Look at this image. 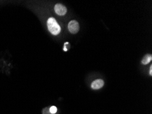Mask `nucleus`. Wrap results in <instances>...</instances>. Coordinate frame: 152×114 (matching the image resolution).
I'll return each mask as SVG.
<instances>
[{"label":"nucleus","instance_id":"4","mask_svg":"<svg viewBox=\"0 0 152 114\" xmlns=\"http://www.w3.org/2000/svg\"><path fill=\"white\" fill-rule=\"evenodd\" d=\"M104 85V81L102 79H97L91 83V88L94 90H98L102 88Z\"/></svg>","mask_w":152,"mask_h":114},{"label":"nucleus","instance_id":"7","mask_svg":"<svg viewBox=\"0 0 152 114\" xmlns=\"http://www.w3.org/2000/svg\"><path fill=\"white\" fill-rule=\"evenodd\" d=\"M149 74H150V75H152V66H150V69H149Z\"/></svg>","mask_w":152,"mask_h":114},{"label":"nucleus","instance_id":"1","mask_svg":"<svg viewBox=\"0 0 152 114\" xmlns=\"http://www.w3.org/2000/svg\"><path fill=\"white\" fill-rule=\"evenodd\" d=\"M47 27L49 32L53 35H57L60 33L61 27L54 18H49L47 21Z\"/></svg>","mask_w":152,"mask_h":114},{"label":"nucleus","instance_id":"6","mask_svg":"<svg viewBox=\"0 0 152 114\" xmlns=\"http://www.w3.org/2000/svg\"><path fill=\"white\" fill-rule=\"evenodd\" d=\"M57 111V109L55 106H51L49 109V113L50 114L56 113Z\"/></svg>","mask_w":152,"mask_h":114},{"label":"nucleus","instance_id":"2","mask_svg":"<svg viewBox=\"0 0 152 114\" xmlns=\"http://www.w3.org/2000/svg\"><path fill=\"white\" fill-rule=\"evenodd\" d=\"M68 29L72 34H77L79 31V24L77 21H71L68 24Z\"/></svg>","mask_w":152,"mask_h":114},{"label":"nucleus","instance_id":"5","mask_svg":"<svg viewBox=\"0 0 152 114\" xmlns=\"http://www.w3.org/2000/svg\"><path fill=\"white\" fill-rule=\"evenodd\" d=\"M151 60H152L151 55V54H147L143 57V59L142 60V64H145V65L149 64V63L151 61Z\"/></svg>","mask_w":152,"mask_h":114},{"label":"nucleus","instance_id":"3","mask_svg":"<svg viewBox=\"0 0 152 114\" xmlns=\"http://www.w3.org/2000/svg\"><path fill=\"white\" fill-rule=\"evenodd\" d=\"M55 11L58 15L63 16L65 15L67 13V9L64 6L60 4H57L55 6Z\"/></svg>","mask_w":152,"mask_h":114}]
</instances>
